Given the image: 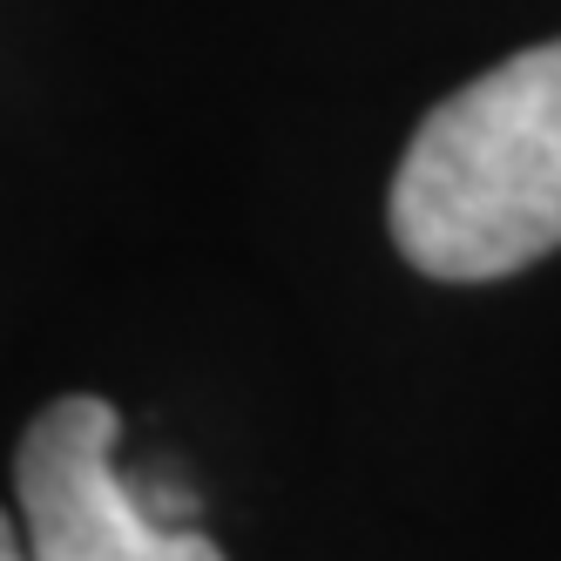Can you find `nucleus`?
<instances>
[{"mask_svg": "<svg viewBox=\"0 0 561 561\" xmlns=\"http://www.w3.org/2000/svg\"><path fill=\"white\" fill-rule=\"evenodd\" d=\"M115 439H123V420L95 392H68L34 413L14 460L27 554L34 561H224V548L204 528L142 507V494L115 467Z\"/></svg>", "mask_w": 561, "mask_h": 561, "instance_id": "2", "label": "nucleus"}, {"mask_svg": "<svg viewBox=\"0 0 561 561\" xmlns=\"http://www.w3.org/2000/svg\"><path fill=\"white\" fill-rule=\"evenodd\" d=\"M386 224L399 257L447 285L514 277L561 251V42L494 61L426 115Z\"/></svg>", "mask_w": 561, "mask_h": 561, "instance_id": "1", "label": "nucleus"}, {"mask_svg": "<svg viewBox=\"0 0 561 561\" xmlns=\"http://www.w3.org/2000/svg\"><path fill=\"white\" fill-rule=\"evenodd\" d=\"M0 561H34V554H27V535H14L8 507H0Z\"/></svg>", "mask_w": 561, "mask_h": 561, "instance_id": "3", "label": "nucleus"}]
</instances>
